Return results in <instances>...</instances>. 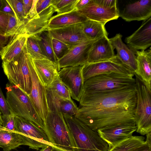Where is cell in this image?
Here are the masks:
<instances>
[{
    "label": "cell",
    "mask_w": 151,
    "mask_h": 151,
    "mask_svg": "<svg viewBox=\"0 0 151 151\" xmlns=\"http://www.w3.org/2000/svg\"><path fill=\"white\" fill-rule=\"evenodd\" d=\"M79 0H52L51 5L57 14L68 13L76 9Z\"/></svg>",
    "instance_id": "cell-32"
},
{
    "label": "cell",
    "mask_w": 151,
    "mask_h": 151,
    "mask_svg": "<svg viewBox=\"0 0 151 151\" xmlns=\"http://www.w3.org/2000/svg\"><path fill=\"white\" fill-rule=\"evenodd\" d=\"M122 36L120 33L109 40L117 51L116 57L121 62L132 72L134 74L137 69V61L135 52L125 44L122 40Z\"/></svg>",
    "instance_id": "cell-20"
},
{
    "label": "cell",
    "mask_w": 151,
    "mask_h": 151,
    "mask_svg": "<svg viewBox=\"0 0 151 151\" xmlns=\"http://www.w3.org/2000/svg\"><path fill=\"white\" fill-rule=\"evenodd\" d=\"M54 147L51 145H47L42 148L40 151H54Z\"/></svg>",
    "instance_id": "cell-46"
},
{
    "label": "cell",
    "mask_w": 151,
    "mask_h": 151,
    "mask_svg": "<svg viewBox=\"0 0 151 151\" xmlns=\"http://www.w3.org/2000/svg\"><path fill=\"white\" fill-rule=\"evenodd\" d=\"M54 151H57V150H55Z\"/></svg>",
    "instance_id": "cell-49"
},
{
    "label": "cell",
    "mask_w": 151,
    "mask_h": 151,
    "mask_svg": "<svg viewBox=\"0 0 151 151\" xmlns=\"http://www.w3.org/2000/svg\"><path fill=\"white\" fill-rule=\"evenodd\" d=\"M116 0H91L85 6L77 9L87 19L105 24L108 22L117 19L119 11Z\"/></svg>",
    "instance_id": "cell-8"
},
{
    "label": "cell",
    "mask_w": 151,
    "mask_h": 151,
    "mask_svg": "<svg viewBox=\"0 0 151 151\" xmlns=\"http://www.w3.org/2000/svg\"><path fill=\"white\" fill-rule=\"evenodd\" d=\"M37 0H33V3L32 7L25 18L31 19L37 15V14L36 10V4Z\"/></svg>",
    "instance_id": "cell-44"
},
{
    "label": "cell",
    "mask_w": 151,
    "mask_h": 151,
    "mask_svg": "<svg viewBox=\"0 0 151 151\" xmlns=\"http://www.w3.org/2000/svg\"><path fill=\"white\" fill-rule=\"evenodd\" d=\"M0 110L3 115L10 114V111L7 101L0 87Z\"/></svg>",
    "instance_id": "cell-38"
},
{
    "label": "cell",
    "mask_w": 151,
    "mask_h": 151,
    "mask_svg": "<svg viewBox=\"0 0 151 151\" xmlns=\"http://www.w3.org/2000/svg\"><path fill=\"white\" fill-rule=\"evenodd\" d=\"M137 129L136 125H125L99 130L97 131L111 149L132 136Z\"/></svg>",
    "instance_id": "cell-18"
},
{
    "label": "cell",
    "mask_w": 151,
    "mask_h": 151,
    "mask_svg": "<svg viewBox=\"0 0 151 151\" xmlns=\"http://www.w3.org/2000/svg\"><path fill=\"white\" fill-rule=\"evenodd\" d=\"M27 37L25 34H16L12 36L0 55L3 61H10L19 55L25 45Z\"/></svg>",
    "instance_id": "cell-26"
},
{
    "label": "cell",
    "mask_w": 151,
    "mask_h": 151,
    "mask_svg": "<svg viewBox=\"0 0 151 151\" xmlns=\"http://www.w3.org/2000/svg\"><path fill=\"white\" fill-rule=\"evenodd\" d=\"M119 16L127 22L144 21L151 16V0H141L125 6Z\"/></svg>",
    "instance_id": "cell-17"
},
{
    "label": "cell",
    "mask_w": 151,
    "mask_h": 151,
    "mask_svg": "<svg viewBox=\"0 0 151 151\" xmlns=\"http://www.w3.org/2000/svg\"><path fill=\"white\" fill-rule=\"evenodd\" d=\"M125 41L127 46L134 51L145 50L151 45V17L143 21L140 27Z\"/></svg>",
    "instance_id": "cell-16"
},
{
    "label": "cell",
    "mask_w": 151,
    "mask_h": 151,
    "mask_svg": "<svg viewBox=\"0 0 151 151\" xmlns=\"http://www.w3.org/2000/svg\"><path fill=\"white\" fill-rule=\"evenodd\" d=\"M46 93L49 111L71 116L76 115L78 107L72 99H68L59 97L47 90Z\"/></svg>",
    "instance_id": "cell-23"
},
{
    "label": "cell",
    "mask_w": 151,
    "mask_h": 151,
    "mask_svg": "<svg viewBox=\"0 0 151 151\" xmlns=\"http://www.w3.org/2000/svg\"><path fill=\"white\" fill-rule=\"evenodd\" d=\"M83 31L89 40H95L108 34L105 25L96 21L87 19L83 23Z\"/></svg>",
    "instance_id": "cell-27"
},
{
    "label": "cell",
    "mask_w": 151,
    "mask_h": 151,
    "mask_svg": "<svg viewBox=\"0 0 151 151\" xmlns=\"http://www.w3.org/2000/svg\"><path fill=\"white\" fill-rule=\"evenodd\" d=\"M145 141L143 136H132L111 148L109 151H134Z\"/></svg>",
    "instance_id": "cell-29"
},
{
    "label": "cell",
    "mask_w": 151,
    "mask_h": 151,
    "mask_svg": "<svg viewBox=\"0 0 151 151\" xmlns=\"http://www.w3.org/2000/svg\"><path fill=\"white\" fill-rule=\"evenodd\" d=\"M19 24L25 19L23 0H6Z\"/></svg>",
    "instance_id": "cell-33"
},
{
    "label": "cell",
    "mask_w": 151,
    "mask_h": 151,
    "mask_svg": "<svg viewBox=\"0 0 151 151\" xmlns=\"http://www.w3.org/2000/svg\"><path fill=\"white\" fill-rule=\"evenodd\" d=\"M52 37L70 47L89 40L83 31V24L78 23L48 30Z\"/></svg>",
    "instance_id": "cell-15"
},
{
    "label": "cell",
    "mask_w": 151,
    "mask_h": 151,
    "mask_svg": "<svg viewBox=\"0 0 151 151\" xmlns=\"http://www.w3.org/2000/svg\"><path fill=\"white\" fill-rule=\"evenodd\" d=\"M8 14L0 11V34L5 35L9 22Z\"/></svg>",
    "instance_id": "cell-37"
},
{
    "label": "cell",
    "mask_w": 151,
    "mask_h": 151,
    "mask_svg": "<svg viewBox=\"0 0 151 151\" xmlns=\"http://www.w3.org/2000/svg\"><path fill=\"white\" fill-rule=\"evenodd\" d=\"M63 115L74 142V151H109L108 144L97 131L75 116Z\"/></svg>",
    "instance_id": "cell-2"
},
{
    "label": "cell",
    "mask_w": 151,
    "mask_h": 151,
    "mask_svg": "<svg viewBox=\"0 0 151 151\" xmlns=\"http://www.w3.org/2000/svg\"><path fill=\"white\" fill-rule=\"evenodd\" d=\"M8 15L9 22L5 35L12 37L15 34L19 23L15 15L10 14Z\"/></svg>",
    "instance_id": "cell-35"
},
{
    "label": "cell",
    "mask_w": 151,
    "mask_h": 151,
    "mask_svg": "<svg viewBox=\"0 0 151 151\" xmlns=\"http://www.w3.org/2000/svg\"><path fill=\"white\" fill-rule=\"evenodd\" d=\"M3 4V0H0V9H1Z\"/></svg>",
    "instance_id": "cell-48"
},
{
    "label": "cell",
    "mask_w": 151,
    "mask_h": 151,
    "mask_svg": "<svg viewBox=\"0 0 151 151\" xmlns=\"http://www.w3.org/2000/svg\"><path fill=\"white\" fill-rule=\"evenodd\" d=\"M26 45L27 52L33 59H47L41 47L38 35L28 37Z\"/></svg>",
    "instance_id": "cell-28"
},
{
    "label": "cell",
    "mask_w": 151,
    "mask_h": 151,
    "mask_svg": "<svg viewBox=\"0 0 151 151\" xmlns=\"http://www.w3.org/2000/svg\"><path fill=\"white\" fill-rule=\"evenodd\" d=\"M12 37L0 34V55L4 47L9 42Z\"/></svg>",
    "instance_id": "cell-41"
},
{
    "label": "cell",
    "mask_w": 151,
    "mask_h": 151,
    "mask_svg": "<svg viewBox=\"0 0 151 151\" xmlns=\"http://www.w3.org/2000/svg\"><path fill=\"white\" fill-rule=\"evenodd\" d=\"M29 67L32 87L29 96L45 123V118L49 112L46 87L42 83L36 73L32 59L30 61Z\"/></svg>",
    "instance_id": "cell-13"
},
{
    "label": "cell",
    "mask_w": 151,
    "mask_h": 151,
    "mask_svg": "<svg viewBox=\"0 0 151 151\" xmlns=\"http://www.w3.org/2000/svg\"><path fill=\"white\" fill-rule=\"evenodd\" d=\"M137 69L134 73L151 92V49L135 52Z\"/></svg>",
    "instance_id": "cell-21"
},
{
    "label": "cell",
    "mask_w": 151,
    "mask_h": 151,
    "mask_svg": "<svg viewBox=\"0 0 151 151\" xmlns=\"http://www.w3.org/2000/svg\"><path fill=\"white\" fill-rule=\"evenodd\" d=\"M45 124V132L55 150L74 151V142L62 113L49 111Z\"/></svg>",
    "instance_id": "cell-4"
},
{
    "label": "cell",
    "mask_w": 151,
    "mask_h": 151,
    "mask_svg": "<svg viewBox=\"0 0 151 151\" xmlns=\"http://www.w3.org/2000/svg\"><path fill=\"white\" fill-rule=\"evenodd\" d=\"M135 86L111 91L82 93L75 116L95 131L125 125H136Z\"/></svg>",
    "instance_id": "cell-1"
},
{
    "label": "cell",
    "mask_w": 151,
    "mask_h": 151,
    "mask_svg": "<svg viewBox=\"0 0 151 151\" xmlns=\"http://www.w3.org/2000/svg\"><path fill=\"white\" fill-rule=\"evenodd\" d=\"M94 40H88L71 47L64 56L58 60L59 69L87 63L89 52Z\"/></svg>",
    "instance_id": "cell-14"
},
{
    "label": "cell",
    "mask_w": 151,
    "mask_h": 151,
    "mask_svg": "<svg viewBox=\"0 0 151 151\" xmlns=\"http://www.w3.org/2000/svg\"><path fill=\"white\" fill-rule=\"evenodd\" d=\"M2 115L1 114V113L0 111V128H3L2 127Z\"/></svg>",
    "instance_id": "cell-47"
},
{
    "label": "cell",
    "mask_w": 151,
    "mask_h": 151,
    "mask_svg": "<svg viewBox=\"0 0 151 151\" xmlns=\"http://www.w3.org/2000/svg\"><path fill=\"white\" fill-rule=\"evenodd\" d=\"M52 0H37L36 8L37 14H39L51 5Z\"/></svg>",
    "instance_id": "cell-39"
},
{
    "label": "cell",
    "mask_w": 151,
    "mask_h": 151,
    "mask_svg": "<svg viewBox=\"0 0 151 151\" xmlns=\"http://www.w3.org/2000/svg\"><path fill=\"white\" fill-rule=\"evenodd\" d=\"M46 88L47 90L57 96L67 99H71L68 89L60 79L58 74Z\"/></svg>",
    "instance_id": "cell-31"
},
{
    "label": "cell",
    "mask_w": 151,
    "mask_h": 151,
    "mask_svg": "<svg viewBox=\"0 0 151 151\" xmlns=\"http://www.w3.org/2000/svg\"><path fill=\"white\" fill-rule=\"evenodd\" d=\"M21 145H27L32 148L28 138L17 132L0 128V147L4 151H9Z\"/></svg>",
    "instance_id": "cell-24"
},
{
    "label": "cell",
    "mask_w": 151,
    "mask_h": 151,
    "mask_svg": "<svg viewBox=\"0 0 151 151\" xmlns=\"http://www.w3.org/2000/svg\"><path fill=\"white\" fill-rule=\"evenodd\" d=\"M14 119L17 132L28 138L32 149L38 150L47 145L52 146L44 131L36 124L16 116L14 115Z\"/></svg>",
    "instance_id": "cell-10"
},
{
    "label": "cell",
    "mask_w": 151,
    "mask_h": 151,
    "mask_svg": "<svg viewBox=\"0 0 151 151\" xmlns=\"http://www.w3.org/2000/svg\"><path fill=\"white\" fill-rule=\"evenodd\" d=\"M82 66H68L61 69L58 76L68 89L72 98L79 102L83 92L84 81Z\"/></svg>",
    "instance_id": "cell-12"
},
{
    "label": "cell",
    "mask_w": 151,
    "mask_h": 151,
    "mask_svg": "<svg viewBox=\"0 0 151 151\" xmlns=\"http://www.w3.org/2000/svg\"><path fill=\"white\" fill-rule=\"evenodd\" d=\"M38 36L41 47L47 58L58 64V60L52 48V37L49 30L42 32Z\"/></svg>",
    "instance_id": "cell-30"
},
{
    "label": "cell",
    "mask_w": 151,
    "mask_h": 151,
    "mask_svg": "<svg viewBox=\"0 0 151 151\" xmlns=\"http://www.w3.org/2000/svg\"><path fill=\"white\" fill-rule=\"evenodd\" d=\"M137 104L134 120L136 132L144 135L151 132V92L135 75Z\"/></svg>",
    "instance_id": "cell-7"
},
{
    "label": "cell",
    "mask_w": 151,
    "mask_h": 151,
    "mask_svg": "<svg viewBox=\"0 0 151 151\" xmlns=\"http://www.w3.org/2000/svg\"><path fill=\"white\" fill-rule=\"evenodd\" d=\"M113 72L133 77L132 72L119 60L116 55L112 59L82 66V73L84 82L88 78L101 74Z\"/></svg>",
    "instance_id": "cell-9"
},
{
    "label": "cell",
    "mask_w": 151,
    "mask_h": 151,
    "mask_svg": "<svg viewBox=\"0 0 151 151\" xmlns=\"http://www.w3.org/2000/svg\"><path fill=\"white\" fill-rule=\"evenodd\" d=\"M26 44L20 53L12 60L3 61L2 67L10 83L29 95L32 87L29 64L32 58L27 52Z\"/></svg>",
    "instance_id": "cell-5"
},
{
    "label": "cell",
    "mask_w": 151,
    "mask_h": 151,
    "mask_svg": "<svg viewBox=\"0 0 151 151\" xmlns=\"http://www.w3.org/2000/svg\"><path fill=\"white\" fill-rule=\"evenodd\" d=\"M0 11L8 14L15 15L14 12L6 0H3L2 5Z\"/></svg>",
    "instance_id": "cell-42"
},
{
    "label": "cell",
    "mask_w": 151,
    "mask_h": 151,
    "mask_svg": "<svg viewBox=\"0 0 151 151\" xmlns=\"http://www.w3.org/2000/svg\"><path fill=\"white\" fill-rule=\"evenodd\" d=\"M2 127L6 129L17 132L15 124L14 115L11 114L9 115H2Z\"/></svg>",
    "instance_id": "cell-36"
},
{
    "label": "cell",
    "mask_w": 151,
    "mask_h": 151,
    "mask_svg": "<svg viewBox=\"0 0 151 151\" xmlns=\"http://www.w3.org/2000/svg\"><path fill=\"white\" fill-rule=\"evenodd\" d=\"M6 100L11 112L33 122L45 131V124L29 96L16 86L7 84Z\"/></svg>",
    "instance_id": "cell-3"
},
{
    "label": "cell",
    "mask_w": 151,
    "mask_h": 151,
    "mask_svg": "<svg viewBox=\"0 0 151 151\" xmlns=\"http://www.w3.org/2000/svg\"><path fill=\"white\" fill-rule=\"evenodd\" d=\"M134 151H151V132L146 134L144 143Z\"/></svg>",
    "instance_id": "cell-40"
},
{
    "label": "cell",
    "mask_w": 151,
    "mask_h": 151,
    "mask_svg": "<svg viewBox=\"0 0 151 151\" xmlns=\"http://www.w3.org/2000/svg\"><path fill=\"white\" fill-rule=\"evenodd\" d=\"M114 49L108 36H104L95 40L89 52L88 63H95L112 59L116 56Z\"/></svg>",
    "instance_id": "cell-19"
},
{
    "label": "cell",
    "mask_w": 151,
    "mask_h": 151,
    "mask_svg": "<svg viewBox=\"0 0 151 151\" xmlns=\"http://www.w3.org/2000/svg\"><path fill=\"white\" fill-rule=\"evenodd\" d=\"M52 44L54 53L58 60L64 56L71 48L63 42L52 37Z\"/></svg>",
    "instance_id": "cell-34"
},
{
    "label": "cell",
    "mask_w": 151,
    "mask_h": 151,
    "mask_svg": "<svg viewBox=\"0 0 151 151\" xmlns=\"http://www.w3.org/2000/svg\"><path fill=\"white\" fill-rule=\"evenodd\" d=\"M87 19L76 9L71 12L53 16L48 23L49 29L73 24L83 23Z\"/></svg>",
    "instance_id": "cell-25"
},
{
    "label": "cell",
    "mask_w": 151,
    "mask_h": 151,
    "mask_svg": "<svg viewBox=\"0 0 151 151\" xmlns=\"http://www.w3.org/2000/svg\"><path fill=\"white\" fill-rule=\"evenodd\" d=\"M135 78L111 72L90 78L84 82L82 93H93L111 91L135 86Z\"/></svg>",
    "instance_id": "cell-6"
},
{
    "label": "cell",
    "mask_w": 151,
    "mask_h": 151,
    "mask_svg": "<svg viewBox=\"0 0 151 151\" xmlns=\"http://www.w3.org/2000/svg\"><path fill=\"white\" fill-rule=\"evenodd\" d=\"M33 3V0H23V4L25 15V18L30 10Z\"/></svg>",
    "instance_id": "cell-43"
},
{
    "label": "cell",
    "mask_w": 151,
    "mask_h": 151,
    "mask_svg": "<svg viewBox=\"0 0 151 151\" xmlns=\"http://www.w3.org/2000/svg\"><path fill=\"white\" fill-rule=\"evenodd\" d=\"M55 12L51 5L32 18H25L20 23L15 35L25 34L28 37L39 34L49 30L48 23Z\"/></svg>",
    "instance_id": "cell-11"
},
{
    "label": "cell",
    "mask_w": 151,
    "mask_h": 151,
    "mask_svg": "<svg viewBox=\"0 0 151 151\" xmlns=\"http://www.w3.org/2000/svg\"><path fill=\"white\" fill-rule=\"evenodd\" d=\"M91 1V0H79L76 6V9L77 10L82 8L87 5Z\"/></svg>",
    "instance_id": "cell-45"
},
{
    "label": "cell",
    "mask_w": 151,
    "mask_h": 151,
    "mask_svg": "<svg viewBox=\"0 0 151 151\" xmlns=\"http://www.w3.org/2000/svg\"><path fill=\"white\" fill-rule=\"evenodd\" d=\"M33 62L40 80L44 86L47 87L58 74L60 69L58 64L48 59H33Z\"/></svg>",
    "instance_id": "cell-22"
}]
</instances>
